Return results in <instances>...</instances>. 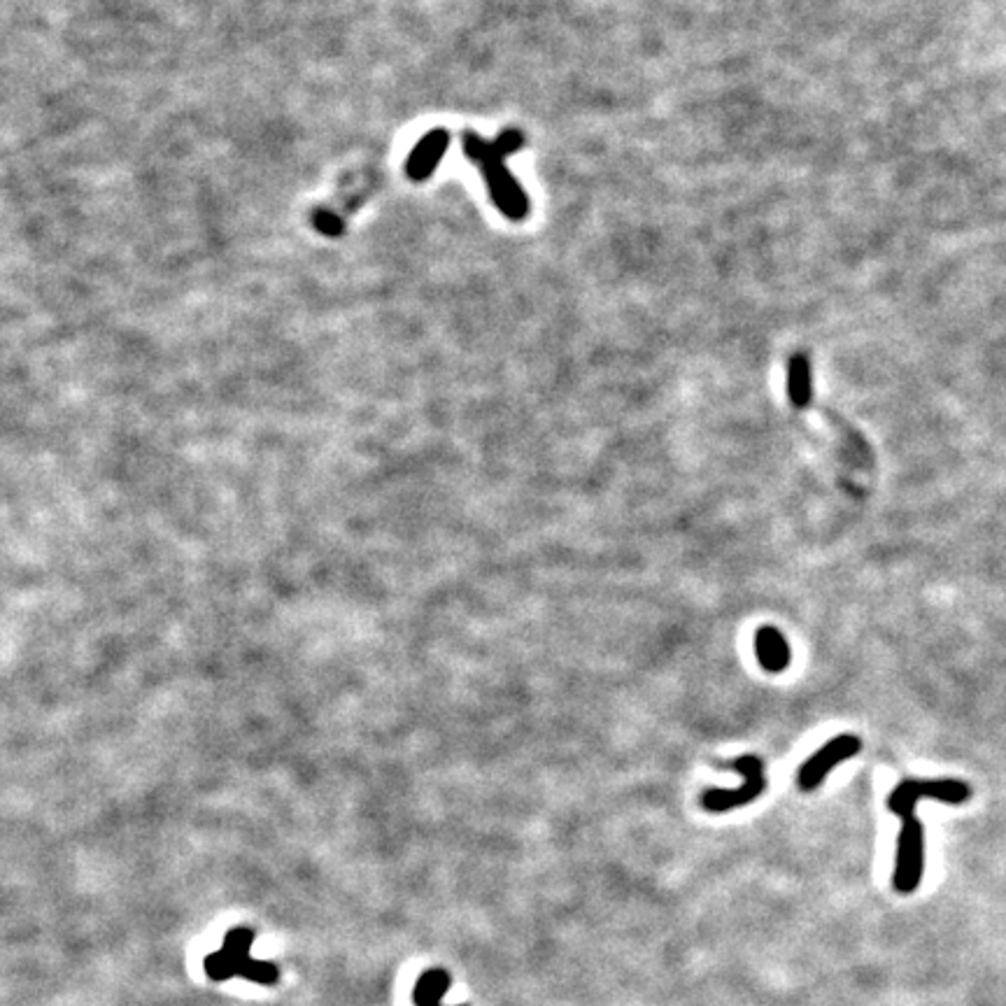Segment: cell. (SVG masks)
<instances>
[{
	"instance_id": "4",
	"label": "cell",
	"mask_w": 1006,
	"mask_h": 1006,
	"mask_svg": "<svg viewBox=\"0 0 1006 1006\" xmlns=\"http://www.w3.org/2000/svg\"><path fill=\"white\" fill-rule=\"evenodd\" d=\"M732 769L739 771L743 776V785L736 790H706L701 795V806L711 813H727L734 809H741V806L753 804L757 797L767 790V776H764V764L760 757L755 755H743L736 757L732 762Z\"/></svg>"
},
{
	"instance_id": "1",
	"label": "cell",
	"mask_w": 1006,
	"mask_h": 1006,
	"mask_svg": "<svg viewBox=\"0 0 1006 1006\" xmlns=\"http://www.w3.org/2000/svg\"><path fill=\"white\" fill-rule=\"evenodd\" d=\"M969 795L972 790L960 781H920V778L902 781L890 792L888 809L904 818L897 839L895 871H892V888L899 895H913L925 871V832L916 818L918 799L934 797L946 804H962Z\"/></svg>"
},
{
	"instance_id": "9",
	"label": "cell",
	"mask_w": 1006,
	"mask_h": 1006,
	"mask_svg": "<svg viewBox=\"0 0 1006 1006\" xmlns=\"http://www.w3.org/2000/svg\"><path fill=\"white\" fill-rule=\"evenodd\" d=\"M450 974L445 969H429L415 986V1006H438L441 997L450 990Z\"/></svg>"
},
{
	"instance_id": "7",
	"label": "cell",
	"mask_w": 1006,
	"mask_h": 1006,
	"mask_svg": "<svg viewBox=\"0 0 1006 1006\" xmlns=\"http://www.w3.org/2000/svg\"><path fill=\"white\" fill-rule=\"evenodd\" d=\"M755 655L760 667L769 673H781L790 667V646L776 627H762L755 634Z\"/></svg>"
},
{
	"instance_id": "5",
	"label": "cell",
	"mask_w": 1006,
	"mask_h": 1006,
	"mask_svg": "<svg viewBox=\"0 0 1006 1006\" xmlns=\"http://www.w3.org/2000/svg\"><path fill=\"white\" fill-rule=\"evenodd\" d=\"M860 748L862 741L853 734L834 736L832 741H827L816 755H811L809 760L802 764V769H799L797 774V785L804 792H813L816 788H820V783L825 781L827 774H830L837 764L846 762L848 757L860 753Z\"/></svg>"
},
{
	"instance_id": "6",
	"label": "cell",
	"mask_w": 1006,
	"mask_h": 1006,
	"mask_svg": "<svg viewBox=\"0 0 1006 1006\" xmlns=\"http://www.w3.org/2000/svg\"><path fill=\"white\" fill-rule=\"evenodd\" d=\"M450 145V133L445 129H434L424 136L420 143L415 145V150L410 152V157L406 159V175L413 182H424L429 180L431 175L436 173L438 164H441L445 150Z\"/></svg>"
},
{
	"instance_id": "3",
	"label": "cell",
	"mask_w": 1006,
	"mask_h": 1006,
	"mask_svg": "<svg viewBox=\"0 0 1006 1006\" xmlns=\"http://www.w3.org/2000/svg\"><path fill=\"white\" fill-rule=\"evenodd\" d=\"M252 941L254 932L250 927H236V930H231L226 934L222 951L205 958L203 962L205 974H208L212 981H226L233 979V976H245V979L266 983V986L278 983L280 979L278 967L271 965V962L252 960L250 955Z\"/></svg>"
},
{
	"instance_id": "8",
	"label": "cell",
	"mask_w": 1006,
	"mask_h": 1006,
	"mask_svg": "<svg viewBox=\"0 0 1006 1006\" xmlns=\"http://www.w3.org/2000/svg\"><path fill=\"white\" fill-rule=\"evenodd\" d=\"M788 394L792 406L804 408L811 403V364L804 352H797L788 366Z\"/></svg>"
},
{
	"instance_id": "10",
	"label": "cell",
	"mask_w": 1006,
	"mask_h": 1006,
	"mask_svg": "<svg viewBox=\"0 0 1006 1006\" xmlns=\"http://www.w3.org/2000/svg\"><path fill=\"white\" fill-rule=\"evenodd\" d=\"M315 226L324 233V236H338V233L343 231V226H340V219L334 217V215H329V212H320V215L315 217Z\"/></svg>"
},
{
	"instance_id": "2",
	"label": "cell",
	"mask_w": 1006,
	"mask_h": 1006,
	"mask_svg": "<svg viewBox=\"0 0 1006 1006\" xmlns=\"http://www.w3.org/2000/svg\"><path fill=\"white\" fill-rule=\"evenodd\" d=\"M522 143L524 136L517 129L503 131L494 143H487V140H483L473 131L462 133L464 154L480 168V173H483L494 205H497L508 219H513V222H520V219L529 215V198L524 194L520 184H517L515 177L510 175V170L506 166V159L513 152L520 150Z\"/></svg>"
}]
</instances>
